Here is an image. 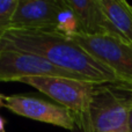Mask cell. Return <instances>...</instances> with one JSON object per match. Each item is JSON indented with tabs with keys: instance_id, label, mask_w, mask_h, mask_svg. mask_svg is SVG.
I'll return each instance as SVG.
<instances>
[{
	"instance_id": "6da1fadb",
	"label": "cell",
	"mask_w": 132,
	"mask_h": 132,
	"mask_svg": "<svg viewBox=\"0 0 132 132\" xmlns=\"http://www.w3.org/2000/svg\"><path fill=\"white\" fill-rule=\"evenodd\" d=\"M1 50L37 55L97 86L108 85L119 90L124 88L122 81L109 67L94 58L71 37L58 32L11 29L0 41Z\"/></svg>"
},
{
	"instance_id": "7a4b0ae2",
	"label": "cell",
	"mask_w": 132,
	"mask_h": 132,
	"mask_svg": "<svg viewBox=\"0 0 132 132\" xmlns=\"http://www.w3.org/2000/svg\"><path fill=\"white\" fill-rule=\"evenodd\" d=\"M19 82L29 85L73 114L80 132L89 130V107L97 85L62 77H31Z\"/></svg>"
},
{
	"instance_id": "3957f363",
	"label": "cell",
	"mask_w": 132,
	"mask_h": 132,
	"mask_svg": "<svg viewBox=\"0 0 132 132\" xmlns=\"http://www.w3.org/2000/svg\"><path fill=\"white\" fill-rule=\"evenodd\" d=\"M131 95L108 85L96 86L89 107L88 132H130Z\"/></svg>"
},
{
	"instance_id": "277c9868",
	"label": "cell",
	"mask_w": 132,
	"mask_h": 132,
	"mask_svg": "<svg viewBox=\"0 0 132 132\" xmlns=\"http://www.w3.org/2000/svg\"><path fill=\"white\" fill-rule=\"evenodd\" d=\"M71 38L109 67L122 81L124 92L132 93V44L107 35H74Z\"/></svg>"
},
{
	"instance_id": "5b68a950",
	"label": "cell",
	"mask_w": 132,
	"mask_h": 132,
	"mask_svg": "<svg viewBox=\"0 0 132 132\" xmlns=\"http://www.w3.org/2000/svg\"><path fill=\"white\" fill-rule=\"evenodd\" d=\"M31 77H62L86 81L84 78L59 68L37 55L15 50L0 51V81H20Z\"/></svg>"
},
{
	"instance_id": "8992f818",
	"label": "cell",
	"mask_w": 132,
	"mask_h": 132,
	"mask_svg": "<svg viewBox=\"0 0 132 132\" xmlns=\"http://www.w3.org/2000/svg\"><path fill=\"white\" fill-rule=\"evenodd\" d=\"M4 107L13 114L42 123L60 126L74 131L77 122L73 114L66 108L53 102L27 95H9L4 97Z\"/></svg>"
},
{
	"instance_id": "52a82bcc",
	"label": "cell",
	"mask_w": 132,
	"mask_h": 132,
	"mask_svg": "<svg viewBox=\"0 0 132 132\" xmlns=\"http://www.w3.org/2000/svg\"><path fill=\"white\" fill-rule=\"evenodd\" d=\"M64 0H19L11 29L57 31Z\"/></svg>"
},
{
	"instance_id": "ba28073f",
	"label": "cell",
	"mask_w": 132,
	"mask_h": 132,
	"mask_svg": "<svg viewBox=\"0 0 132 132\" xmlns=\"http://www.w3.org/2000/svg\"><path fill=\"white\" fill-rule=\"evenodd\" d=\"M74 12L79 24V34L85 36H112V30L107 20L100 0H66Z\"/></svg>"
},
{
	"instance_id": "9c48e42d",
	"label": "cell",
	"mask_w": 132,
	"mask_h": 132,
	"mask_svg": "<svg viewBox=\"0 0 132 132\" xmlns=\"http://www.w3.org/2000/svg\"><path fill=\"white\" fill-rule=\"evenodd\" d=\"M116 38L132 44V6L124 0H100Z\"/></svg>"
},
{
	"instance_id": "30bf717a",
	"label": "cell",
	"mask_w": 132,
	"mask_h": 132,
	"mask_svg": "<svg viewBox=\"0 0 132 132\" xmlns=\"http://www.w3.org/2000/svg\"><path fill=\"white\" fill-rule=\"evenodd\" d=\"M19 0H0V41L8 30H11L12 18L14 15Z\"/></svg>"
},
{
	"instance_id": "8fae6325",
	"label": "cell",
	"mask_w": 132,
	"mask_h": 132,
	"mask_svg": "<svg viewBox=\"0 0 132 132\" xmlns=\"http://www.w3.org/2000/svg\"><path fill=\"white\" fill-rule=\"evenodd\" d=\"M129 128H130V132H132V95H131V107H130V112H129Z\"/></svg>"
},
{
	"instance_id": "7c38bea8",
	"label": "cell",
	"mask_w": 132,
	"mask_h": 132,
	"mask_svg": "<svg viewBox=\"0 0 132 132\" xmlns=\"http://www.w3.org/2000/svg\"><path fill=\"white\" fill-rule=\"evenodd\" d=\"M0 132H5V122L1 116H0Z\"/></svg>"
},
{
	"instance_id": "4fadbf2b",
	"label": "cell",
	"mask_w": 132,
	"mask_h": 132,
	"mask_svg": "<svg viewBox=\"0 0 132 132\" xmlns=\"http://www.w3.org/2000/svg\"><path fill=\"white\" fill-rule=\"evenodd\" d=\"M4 97H5V96H2L1 94H0V107H1V105H4Z\"/></svg>"
}]
</instances>
